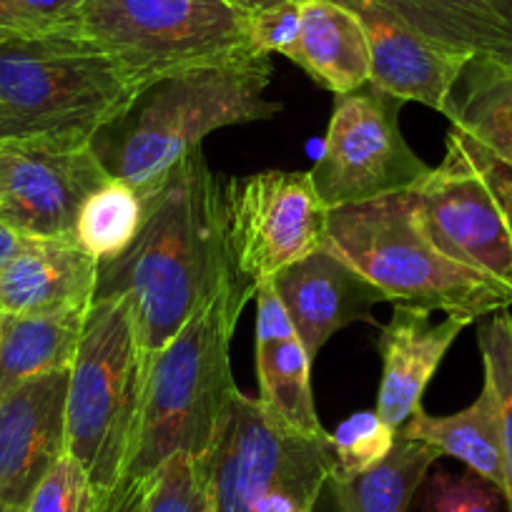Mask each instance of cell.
Instances as JSON below:
<instances>
[{
  "label": "cell",
  "mask_w": 512,
  "mask_h": 512,
  "mask_svg": "<svg viewBox=\"0 0 512 512\" xmlns=\"http://www.w3.org/2000/svg\"><path fill=\"white\" fill-rule=\"evenodd\" d=\"M151 480L154 477H128L123 475L116 485L106 490H93L88 512H146Z\"/></svg>",
  "instance_id": "cell-34"
},
{
  "label": "cell",
  "mask_w": 512,
  "mask_h": 512,
  "mask_svg": "<svg viewBox=\"0 0 512 512\" xmlns=\"http://www.w3.org/2000/svg\"><path fill=\"white\" fill-rule=\"evenodd\" d=\"M0 319H3V347H0V402H3L28 379L71 364L86 312Z\"/></svg>",
  "instance_id": "cell-23"
},
{
  "label": "cell",
  "mask_w": 512,
  "mask_h": 512,
  "mask_svg": "<svg viewBox=\"0 0 512 512\" xmlns=\"http://www.w3.org/2000/svg\"><path fill=\"white\" fill-rule=\"evenodd\" d=\"M231 6H236L239 11L244 13H254L259 11V8H267V6H274V3H282V0H229Z\"/></svg>",
  "instance_id": "cell-37"
},
{
  "label": "cell",
  "mask_w": 512,
  "mask_h": 512,
  "mask_svg": "<svg viewBox=\"0 0 512 512\" xmlns=\"http://www.w3.org/2000/svg\"><path fill=\"white\" fill-rule=\"evenodd\" d=\"M86 0H8V6L38 33L63 31Z\"/></svg>",
  "instance_id": "cell-33"
},
{
  "label": "cell",
  "mask_w": 512,
  "mask_h": 512,
  "mask_svg": "<svg viewBox=\"0 0 512 512\" xmlns=\"http://www.w3.org/2000/svg\"><path fill=\"white\" fill-rule=\"evenodd\" d=\"M302 3L304 0H282L249 13L251 46L262 56H292L302 33Z\"/></svg>",
  "instance_id": "cell-31"
},
{
  "label": "cell",
  "mask_w": 512,
  "mask_h": 512,
  "mask_svg": "<svg viewBox=\"0 0 512 512\" xmlns=\"http://www.w3.org/2000/svg\"><path fill=\"white\" fill-rule=\"evenodd\" d=\"M485 369V384H490L500 420L502 462H505V502L512 512V314L507 309L490 314L477 334Z\"/></svg>",
  "instance_id": "cell-26"
},
{
  "label": "cell",
  "mask_w": 512,
  "mask_h": 512,
  "mask_svg": "<svg viewBox=\"0 0 512 512\" xmlns=\"http://www.w3.org/2000/svg\"><path fill=\"white\" fill-rule=\"evenodd\" d=\"M93 487L71 455H61L31 492L21 512H88Z\"/></svg>",
  "instance_id": "cell-30"
},
{
  "label": "cell",
  "mask_w": 512,
  "mask_h": 512,
  "mask_svg": "<svg viewBox=\"0 0 512 512\" xmlns=\"http://www.w3.org/2000/svg\"><path fill=\"white\" fill-rule=\"evenodd\" d=\"M259 397L264 410L292 430L309 437H327L312 395V362L299 334L282 342L254 344Z\"/></svg>",
  "instance_id": "cell-24"
},
{
  "label": "cell",
  "mask_w": 512,
  "mask_h": 512,
  "mask_svg": "<svg viewBox=\"0 0 512 512\" xmlns=\"http://www.w3.org/2000/svg\"><path fill=\"white\" fill-rule=\"evenodd\" d=\"M101 264L76 239H23L0 272V317L88 312Z\"/></svg>",
  "instance_id": "cell-16"
},
{
  "label": "cell",
  "mask_w": 512,
  "mask_h": 512,
  "mask_svg": "<svg viewBox=\"0 0 512 512\" xmlns=\"http://www.w3.org/2000/svg\"><path fill=\"white\" fill-rule=\"evenodd\" d=\"M0 347H3V319H0Z\"/></svg>",
  "instance_id": "cell-40"
},
{
  "label": "cell",
  "mask_w": 512,
  "mask_h": 512,
  "mask_svg": "<svg viewBox=\"0 0 512 512\" xmlns=\"http://www.w3.org/2000/svg\"><path fill=\"white\" fill-rule=\"evenodd\" d=\"M256 344L282 342V339L297 334L287 307L279 297L274 282H264L256 287Z\"/></svg>",
  "instance_id": "cell-32"
},
{
  "label": "cell",
  "mask_w": 512,
  "mask_h": 512,
  "mask_svg": "<svg viewBox=\"0 0 512 512\" xmlns=\"http://www.w3.org/2000/svg\"><path fill=\"white\" fill-rule=\"evenodd\" d=\"M141 224L144 199L139 191L126 181L108 179L81 206L73 236L98 264H106L134 244Z\"/></svg>",
  "instance_id": "cell-25"
},
{
  "label": "cell",
  "mask_w": 512,
  "mask_h": 512,
  "mask_svg": "<svg viewBox=\"0 0 512 512\" xmlns=\"http://www.w3.org/2000/svg\"><path fill=\"white\" fill-rule=\"evenodd\" d=\"M397 432L410 440L427 442L440 455L460 460L467 470L495 485L505 497L500 420H497V402L490 384L482 382L480 397L462 412L432 417L420 407Z\"/></svg>",
  "instance_id": "cell-21"
},
{
  "label": "cell",
  "mask_w": 512,
  "mask_h": 512,
  "mask_svg": "<svg viewBox=\"0 0 512 512\" xmlns=\"http://www.w3.org/2000/svg\"><path fill=\"white\" fill-rule=\"evenodd\" d=\"M289 61L334 96L367 86L369 46L357 13L334 0H304L302 33Z\"/></svg>",
  "instance_id": "cell-18"
},
{
  "label": "cell",
  "mask_w": 512,
  "mask_h": 512,
  "mask_svg": "<svg viewBox=\"0 0 512 512\" xmlns=\"http://www.w3.org/2000/svg\"><path fill=\"white\" fill-rule=\"evenodd\" d=\"M442 457L432 445L397 432L395 447L379 465L357 475H329L337 512H410L417 490Z\"/></svg>",
  "instance_id": "cell-22"
},
{
  "label": "cell",
  "mask_w": 512,
  "mask_h": 512,
  "mask_svg": "<svg viewBox=\"0 0 512 512\" xmlns=\"http://www.w3.org/2000/svg\"><path fill=\"white\" fill-rule=\"evenodd\" d=\"M6 184L0 221L28 239H76V219L88 196L111 176L91 146H0Z\"/></svg>",
  "instance_id": "cell-12"
},
{
  "label": "cell",
  "mask_w": 512,
  "mask_h": 512,
  "mask_svg": "<svg viewBox=\"0 0 512 512\" xmlns=\"http://www.w3.org/2000/svg\"><path fill=\"white\" fill-rule=\"evenodd\" d=\"M412 191L425 231L447 256L512 289L507 164L450 128L442 164Z\"/></svg>",
  "instance_id": "cell-9"
},
{
  "label": "cell",
  "mask_w": 512,
  "mask_h": 512,
  "mask_svg": "<svg viewBox=\"0 0 512 512\" xmlns=\"http://www.w3.org/2000/svg\"><path fill=\"white\" fill-rule=\"evenodd\" d=\"M430 41L512 66V0H379Z\"/></svg>",
  "instance_id": "cell-19"
},
{
  "label": "cell",
  "mask_w": 512,
  "mask_h": 512,
  "mask_svg": "<svg viewBox=\"0 0 512 512\" xmlns=\"http://www.w3.org/2000/svg\"><path fill=\"white\" fill-rule=\"evenodd\" d=\"M71 364L28 379L0 402V510L21 512L53 462L66 455Z\"/></svg>",
  "instance_id": "cell-13"
},
{
  "label": "cell",
  "mask_w": 512,
  "mask_h": 512,
  "mask_svg": "<svg viewBox=\"0 0 512 512\" xmlns=\"http://www.w3.org/2000/svg\"><path fill=\"white\" fill-rule=\"evenodd\" d=\"M269 83V56L159 78L139 88L121 116L98 131L91 149L111 179L126 181L144 199L209 134L277 116L282 103L267 98Z\"/></svg>",
  "instance_id": "cell-2"
},
{
  "label": "cell",
  "mask_w": 512,
  "mask_h": 512,
  "mask_svg": "<svg viewBox=\"0 0 512 512\" xmlns=\"http://www.w3.org/2000/svg\"><path fill=\"white\" fill-rule=\"evenodd\" d=\"M3 184H6V164H3V151H0V199H3Z\"/></svg>",
  "instance_id": "cell-38"
},
{
  "label": "cell",
  "mask_w": 512,
  "mask_h": 512,
  "mask_svg": "<svg viewBox=\"0 0 512 512\" xmlns=\"http://www.w3.org/2000/svg\"><path fill=\"white\" fill-rule=\"evenodd\" d=\"M146 512H211L201 457L176 455L156 470Z\"/></svg>",
  "instance_id": "cell-28"
},
{
  "label": "cell",
  "mask_w": 512,
  "mask_h": 512,
  "mask_svg": "<svg viewBox=\"0 0 512 512\" xmlns=\"http://www.w3.org/2000/svg\"><path fill=\"white\" fill-rule=\"evenodd\" d=\"M211 512H314L334 467L327 437H309L236 392L204 457Z\"/></svg>",
  "instance_id": "cell-8"
},
{
  "label": "cell",
  "mask_w": 512,
  "mask_h": 512,
  "mask_svg": "<svg viewBox=\"0 0 512 512\" xmlns=\"http://www.w3.org/2000/svg\"><path fill=\"white\" fill-rule=\"evenodd\" d=\"M231 274L224 184L196 149L144 196L139 236L113 262L101 264L93 299H128L141 344L156 354Z\"/></svg>",
  "instance_id": "cell-1"
},
{
  "label": "cell",
  "mask_w": 512,
  "mask_h": 512,
  "mask_svg": "<svg viewBox=\"0 0 512 512\" xmlns=\"http://www.w3.org/2000/svg\"><path fill=\"white\" fill-rule=\"evenodd\" d=\"M400 106L372 83L334 98L322 156L309 171L327 209L412 191L430 174L402 136Z\"/></svg>",
  "instance_id": "cell-10"
},
{
  "label": "cell",
  "mask_w": 512,
  "mask_h": 512,
  "mask_svg": "<svg viewBox=\"0 0 512 512\" xmlns=\"http://www.w3.org/2000/svg\"><path fill=\"white\" fill-rule=\"evenodd\" d=\"M465 327L457 317L445 314L442 322H432L427 309L397 304L377 342L382 357L377 415L387 425L400 430L420 410L427 384Z\"/></svg>",
  "instance_id": "cell-17"
},
{
  "label": "cell",
  "mask_w": 512,
  "mask_h": 512,
  "mask_svg": "<svg viewBox=\"0 0 512 512\" xmlns=\"http://www.w3.org/2000/svg\"><path fill=\"white\" fill-rule=\"evenodd\" d=\"M415 500L427 512H497L505 497L470 470L462 475L437 470L425 477Z\"/></svg>",
  "instance_id": "cell-29"
},
{
  "label": "cell",
  "mask_w": 512,
  "mask_h": 512,
  "mask_svg": "<svg viewBox=\"0 0 512 512\" xmlns=\"http://www.w3.org/2000/svg\"><path fill=\"white\" fill-rule=\"evenodd\" d=\"M68 31L108 53L139 88L191 68L262 56L251 46L249 13L229 0H86Z\"/></svg>",
  "instance_id": "cell-7"
},
{
  "label": "cell",
  "mask_w": 512,
  "mask_h": 512,
  "mask_svg": "<svg viewBox=\"0 0 512 512\" xmlns=\"http://www.w3.org/2000/svg\"><path fill=\"white\" fill-rule=\"evenodd\" d=\"M442 116L457 134L512 166V66L470 58L447 96Z\"/></svg>",
  "instance_id": "cell-20"
},
{
  "label": "cell",
  "mask_w": 512,
  "mask_h": 512,
  "mask_svg": "<svg viewBox=\"0 0 512 512\" xmlns=\"http://www.w3.org/2000/svg\"><path fill=\"white\" fill-rule=\"evenodd\" d=\"M357 13L369 46V83L397 101L445 111L447 96L470 56L430 41L379 0H334Z\"/></svg>",
  "instance_id": "cell-14"
},
{
  "label": "cell",
  "mask_w": 512,
  "mask_h": 512,
  "mask_svg": "<svg viewBox=\"0 0 512 512\" xmlns=\"http://www.w3.org/2000/svg\"><path fill=\"white\" fill-rule=\"evenodd\" d=\"M254 294L256 287L234 272L151 357L139 432L123 475L146 480L171 457H204L211 450L239 392L231 374V339Z\"/></svg>",
  "instance_id": "cell-3"
},
{
  "label": "cell",
  "mask_w": 512,
  "mask_h": 512,
  "mask_svg": "<svg viewBox=\"0 0 512 512\" xmlns=\"http://www.w3.org/2000/svg\"><path fill=\"white\" fill-rule=\"evenodd\" d=\"M23 239H26V236L18 234V231L13 229V226H8L6 221H0V272L6 269L8 262H11V256L16 254L18 246L23 244Z\"/></svg>",
  "instance_id": "cell-36"
},
{
  "label": "cell",
  "mask_w": 512,
  "mask_h": 512,
  "mask_svg": "<svg viewBox=\"0 0 512 512\" xmlns=\"http://www.w3.org/2000/svg\"><path fill=\"white\" fill-rule=\"evenodd\" d=\"M327 206L309 171H259L224 184L226 246L234 272L251 287L319 251Z\"/></svg>",
  "instance_id": "cell-11"
},
{
  "label": "cell",
  "mask_w": 512,
  "mask_h": 512,
  "mask_svg": "<svg viewBox=\"0 0 512 512\" xmlns=\"http://www.w3.org/2000/svg\"><path fill=\"white\" fill-rule=\"evenodd\" d=\"M272 282L312 359L334 332L367 319L379 302H387L369 279L327 246L284 269Z\"/></svg>",
  "instance_id": "cell-15"
},
{
  "label": "cell",
  "mask_w": 512,
  "mask_h": 512,
  "mask_svg": "<svg viewBox=\"0 0 512 512\" xmlns=\"http://www.w3.org/2000/svg\"><path fill=\"white\" fill-rule=\"evenodd\" d=\"M327 249L387 297L472 324L512 304V289L447 256L425 231L415 191L327 211Z\"/></svg>",
  "instance_id": "cell-5"
},
{
  "label": "cell",
  "mask_w": 512,
  "mask_h": 512,
  "mask_svg": "<svg viewBox=\"0 0 512 512\" xmlns=\"http://www.w3.org/2000/svg\"><path fill=\"white\" fill-rule=\"evenodd\" d=\"M136 93L108 53L68 28L0 43V146H91Z\"/></svg>",
  "instance_id": "cell-4"
},
{
  "label": "cell",
  "mask_w": 512,
  "mask_h": 512,
  "mask_svg": "<svg viewBox=\"0 0 512 512\" xmlns=\"http://www.w3.org/2000/svg\"><path fill=\"white\" fill-rule=\"evenodd\" d=\"M0 512H3V510H0Z\"/></svg>",
  "instance_id": "cell-41"
},
{
  "label": "cell",
  "mask_w": 512,
  "mask_h": 512,
  "mask_svg": "<svg viewBox=\"0 0 512 512\" xmlns=\"http://www.w3.org/2000/svg\"><path fill=\"white\" fill-rule=\"evenodd\" d=\"M151 357L134 307L123 297L93 299L68 372L66 452L93 490L123 477L139 432Z\"/></svg>",
  "instance_id": "cell-6"
},
{
  "label": "cell",
  "mask_w": 512,
  "mask_h": 512,
  "mask_svg": "<svg viewBox=\"0 0 512 512\" xmlns=\"http://www.w3.org/2000/svg\"><path fill=\"white\" fill-rule=\"evenodd\" d=\"M507 181H510V194H512V166H507Z\"/></svg>",
  "instance_id": "cell-39"
},
{
  "label": "cell",
  "mask_w": 512,
  "mask_h": 512,
  "mask_svg": "<svg viewBox=\"0 0 512 512\" xmlns=\"http://www.w3.org/2000/svg\"><path fill=\"white\" fill-rule=\"evenodd\" d=\"M397 430L390 427L377 410L354 412L334 432H329V447L334 455L332 475H357L379 465L395 447Z\"/></svg>",
  "instance_id": "cell-27"
},
{
  "label": "cell",
  "mask_w": 512,
  "mask_h": 512,
  "mask_svg": "<svg viewBox=\"0 0 512 512\" xmlns=\"http://www.w3.org/2000/svg\"><path fill=\"white\" fill-rule=\"evenodd\" d=\"M28 36H38V31H33V28L8 6V0H0V43Z\"/></svg>",
  "instance_id": "cell-35"
}]
</instances>
